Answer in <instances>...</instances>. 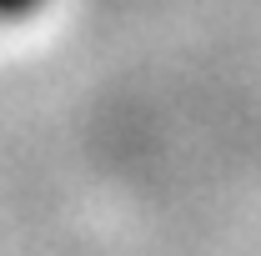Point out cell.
<instances>
[{
    "label": "cell",
    "mask_w": 261,
    "mask_h": 256,
    "mask_svg": "<svg viewBox=\"0 0 261 256\" xmlns=\"http://www.w3.org/2000/svg\"><path fill=\"white\" fill-rule=\"evenodd\" d=\"M40 0H0V20H20V15H35Z\"/></svg>",
    "instance_id": "obj_1"
}]
</instances>
